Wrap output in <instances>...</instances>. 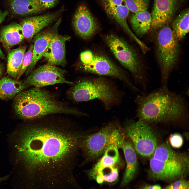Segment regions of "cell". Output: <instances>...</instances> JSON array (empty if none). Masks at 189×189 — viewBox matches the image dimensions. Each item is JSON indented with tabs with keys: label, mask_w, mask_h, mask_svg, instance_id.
<instances>
[{
	"label": "cell",
	"mask_w": 189,
	"mask_h": 189,
	"mask_svg": "<svg viewBox=\"0 0 189 189\" xmlns=\"http://www.w3.org/2000/svg\"><path fill=\"white\" fill-rule=\"evenodd\" d=\"M57 114L34 120L16 140L23 172L16 178L23 189H71L84 134L69 118Z\"/></svg>",
	"instance_id": "6da1fadb"
},
{
	"label": "cell",
	"mask_w": 189,
	"mask_h": 189,
	"mask_svg": "<svg viewBox=\"0 0 189 189\" xmlns=\"http://www.w3.org/2000/svg\"><path fill=\"white\" fill-rule=\"evenodd\" d=\"M135 101L139 119L147 123L175 121L183 118L188 111L183 97L168 89L161 88L148 94H141Z\"/></svg>",
	"instance_id": "7a4b0ae2"
},
{
	"label": "cell",
	"mask_w": 189,
	"mask_h": 189,
	"mask_svg": "<svg viewBox=\"0 0 189 189\" xmlns=\"http://www.w3.org/2000/svg\"><path fill=\"white\" fill-rule=\"evenodd\" d=\"M13 106L19 118L29 120L52 115L85 114L59 100L53 93L40 88L35 87L19 93L14 98Z\"/></svg>",
	"instance_id": "3957f363"
},
{
	"label": "cell",
	"mask_w": 189,
	"mask_h": 189,
	"mask_svg": "<svg viewBox=\"0 0 189 189\" xmlns=\"http://www.w3.org/2000/svg\"><path fill=\"white\" fill-rule=\"evenodd\" d=\"M68 94L72 99L77 102L98 99L107 107L115 103L117 99L113 87L107 80L102 78L77 82L69 89Z\"/></svg>",
	"instance_id": "277c9868"
},
{
	"label": "cell",
	"mask_w": 189,
	"mask_h": 189,
	"mask_svg": "<svg viewBox=\"0 0 189 189\" xmlns=\"http://www.w3.org/2000/svg\"><path fill=\"white\" fill-rule=\"evenodd\" d=\"M156 43L161 88L167 89L169 77L176 62L178 51L177 40L168 24L160 28L157 35Z\"/></svg>",
	"instance_id": "5b68a950"
},
{
	"label": "cell",
	"mask_w": 189,
	"mask_h": 189,
	"mask_svg": "<svg viewBox=\"0 0 189 189\" xmlns=\"http://www.w3.org/2000/svg\"><path fill=\"white\" fill-rule=\"evenodd\" d=\"M106 41L116 58L134 75L144 90L146 89L148 78L144 73L136 53L124 40L113 34L107 35Z\"/></svg>",
	"instance_id": "8992f818"
},
{
	"label": "cell",
	"mask_w": 189,
	"mask_h": 189,
	"mask_svg": "<svg viewBox=\"0 0 189 189\" xmlns=\"http://www.w3.org/2000/svg\"><path fill=\"white\" fill-rule=\"evenodd\" d=\"M126 128L136 151L143 157L153 155L158 146L157 140L147 123L139 119L129 122Z\"/></svg>",
	"instance_id": "52a82bcc"
},
{
	"label": "cell",
	"mask_w": 189,
	"mask_h": 189,
	"mask_svg": "<svg viewBox=\"0 0 189 189\" xmlns=\"http://www.w3.org/2000/svg\"><path fill=\"white\" fill-rule=\"evenodd\" d=\"M65 70L51 64L40 66L33 70L24 80V83L35 87H43L60 83L72 85L73 83L66 78Z\"/></svg>",
	"instance_id": "ba28073f"
},
{
	"label": "cell",
	"mask_w": 189,
	"mask_h": 189,
	"mask_svg": "<svg viewBox=\"0 0 189 189\" xmlns=\"http://www.w3.org/2000/svg\"><path fill=\"white\" fill-rule=\"evenodd\" d=\"M114 128L113 126L109 125L94 134L85 135L81 143L80 149L86 160L97 158L110 146L111 134Z\"/></svg>",
	"instance_id": "9c48e42d"
},
{
	"label": "cell",
	"mask_w": 189,
	"mask_h": 189,
	"mask_svg": "<svg viewBox=\"0 0 189 189\" xmlns=\"http://www.w3.org/2000/svg\"><path fill=\"white\" fill-rule=\"evenodd\" d=\"M151 175L156 179L171 181L185 176L188 169V160L182 161H162L151 158Z\"/></svg>",
	"instance_id": "30bf717a"
},
{
	"label": "cell",
	"mask_w": 189,
	"mask_h": 189,
	"mask_svg": "<svg viewBox=\"0 0 189 189\" xmlns=\"http://www.w3.org/2000/svg\"><path fill=\"white\" fill-rule=\"evenodd\" d=\"M64 10L63 7L56 11L24 19L20 24L24 38L29 42L41 30L56 19Z\"/></svg>",
	"instance_id": "8fae6325"
},
{
	"label": "cell",
	"mask_w": 189,
	"mask_h": 189,
	"mask_svg": "<svg viewBox=\"0 0 189 189\" xmlns=\"http://www.w3.org/2000/svg\"><path fill=\"white\" fill-rule=\"evenodd\" d=\"M72 24L76 33L84 39L91 37L97 28L96 20L84 4L80 5L77 9L73 17Z\"/></svg>",
	"instance_id": "7c38bea8"
},
{
	"label": "cell",
	"mask_w": 189,
	"mask_h": 189,
	"mask_svg": "<svg viewBox=\"0 0 189 189\" xmlns=\"http://www.w3.org/2000/svg\"><path fill=\"white\" fill-rule=\"evenodd\" d=\"M82 67L83 70L86 72L116 77L126 81L133 89L136 88L114 63L104 56L95 55L90 64L82 66Z\"/></svg>",
	"instance_id": "4fadbf2b"
},
{
	"label": "cell",
	"mask_w": 189,
	"mask_h": 189,
	"mask_svg": "<svg viewBox=\"0 0 189 189\" xmlns=\"http://www.w3.org/2000/svg\"><path fill=\"white\" fill-rule=\"evenodd\" d=\"M180 0H154L151 14V29L160 28L171 21L178 7Z\"/></svg>",
	"instance_id": "5bb4252c"
},
{
	"label": "cell",
	"mask_w": 189,
	"mask_h": 189,
	"mask_svg": "<svg viewBox=\"0 0 189 189\" xmlns=\"http://www.w3.org/2000/svg\"><path fill=\"white\" fill-rule=\"evenodd\" d=\"M70 38V36L60 35L56 32L44 51L43 57L50 64L65 66L67 64L65 44Z\"/></svg>",
	"instance_id": "9a60e30c"
},
{
	"label": "cell",
	"mask_w": 189,
	"mask_h": 189,
	"mask_svg": "<svg viewBox=\"0 0 189 189\" xmlns=\"http://www.w3.org/2000/svg\"><path fill=\"white\" fill-rule=\"evenodd\" d=\"M107 14L120 25L133 38L135 37L127 22L129 10L124 0H98Z\"/></svg>",
	"instance_id": "2e32d148"
},
{
	"label": "cell",
	"mask_w": 189,
	"mask_h": 189,
	"mask_svg": "<svg viewBox=\"0 0 189 189\" xmlns=\"http://www.w3.org/2000/svg\"><path fill=\"white\" fill-rule=\"evenodd\" d=\"M54 29L41 31L34 37L32 58L30 64L26 71L28 75L33 70L37 62L43 57L44 52L54 34Z\"/></svg>",
	"instance_id": "e0dca14e"
},
{
	"label": "cell",
	"mask_w": 189,
	"mask_h": 189,
	"mask_svg": "<svg viewBox=\"0 0 189 189\" xmlns=\"http://www.w3.org/2000/svg\"><path fill=\"white\" fill-rule=\"evenodd\" d=\"M24 39L20 24L14 23L6 26L0 31V41L3 47L9 50Z\"/></svg>",
	"instance_id": "ac0fdd59"
},
{
	"label": "cell",
	"mask_w": 189,
	"mask_h": 189,
	"mask_svg": "<svg viewBox=\"0 0 189 189\" xmlns=\"http://www.w3.org/2000/svg\"><path fill=\"white\" fill-rule=\"evenodd\" d=\"M122 148L126 162V169L121 182L122 185L124 186L134 178L137 170L138 162L135 150L130 142L126 141Z\"/></svg>",
	"instance_id": "d6986e66"
},
{
	"label": "cell",
	"mask_w": 189,
	"mask_h": 189,
	"mask_svg": "<svg viewBox=\"0 0 189 189\" xmlns=\"http://www.w3.org/2000/svg\"><path fill=\"white\" fill-rule=\"evenodd\" d=\"M29 86L10 76L4 77L0 80V99L8 100L14 98Z\"/></svg>",
	"instance_id": "ffe728a7"
},
{
	"label": "cell",
	"mask_w": 189,
	"mask_h": 189,
	"mask_svg": "<svg viewBox=\"0 0 189 189\" xmlns=\"http://www.w3.org/2000/svg\"><path fill=\"white\" fill-rule=\"evenodd\" d=\"M9 5L12 13L17 15L34 14L43 11L39 0H10Z\"/></svg>",
	"instance_id": "44dd1931"
},
{
	"label": "cell",
	"mask_w": 189,
	"mask_h": 189,
	"mask_svg": "<svg viewBox=\"0 0 189 189\" xmlns=\"http://www.w3.org/2000/svg\"><path fill=\"white\" fill-rule=\"evenodd\" d=\"M27 48L26 45H22L15 49L8 50L7 72L13 79L16 80L18 76Z\"/></svg>",
	"instance_id": "7402d4cb"
},
{
	"label": "cell",
	"mask_w": 189,
	"mask_h": 189,
	"mask_svg": "<svg viewBox=\"0 0 189 189\" xmlns=\"http://www.w3.org/2000/svg\"><path fill=\"white\" fill-rule=\"evenodd\" d=\"M118 148L114 146L108 147L100 160L90 172V176L94 178L96 175L103 169L115 166L119 161Z\"/></svg>",
	"instance_id": "603a6c76"
},
{
	"label": "cell",
	"mask_w": 189,
	"mask_h": 189,
	"mask_svg": "<svg viewBox=\"0 0 189 189\" xmlns=\"http://www.w3.org/2000/svg\"><path fill=\"white\" fill-rule=\"evenodd\" d=\"M130 22L135 32L139 35H143L151 28V14L147 11L133 13L131 17Z\"/></svg>",
	"instance_id": "cb8c5ba5"
},
{
	"label": "cell",
	"mask_w": 189,
	"mask_h": 189,
	"mask_svg": "<svg viewBox=\"0 0 189 189\" xmlns=\"http://www.w3.org/2000/svg\"><path fill=\"white\" fill-rule=\"evenodd\" d=\"M153 155V158L162 161H182L188 160L187 156L175 151L167 143L157 146Z\"/></svg>",
	"instance_id": "d4e9b609"
},
{
	"label": "cell",
	"mask_w": 189,
	"mask_h": 189,
	"mask_svg": "<svg viewBox=\"0 0 189 189\" xmlns=\"http://www.w3.org/2000/svg\"><path fill=\"white\" fill-rule=\"evenodd\" d=\"M189 9H186L177 17L173 22V35L177 41L183 38L189 31Z\"/></svg>",
	"instance_id": "484cf974"
},
{
	"label": "cell",
	"mask_w": 189,
	"mask_h": 189,
	"mask_svg": "<svg viewBox=\"0 0 189 189\" xmlns=\"http://www.w3.org/2000/svg\"><path fill=\"white\" fill-rule=\"evenodd\" d=\"M118 176L117 168L115 166L104 168L99 172L94 178L97 183L101 184L104 181L112 182Z\"/></svg>",
	"instance_id": "4316f807"
},
{
	"label": "cell",
	"mask_w": 189,
	"mask_h": 189,
	"mask_svg": "<svg viewBox=\"0 0 189 189\" xmlns=\"http://www.w3.org/2000/svg\"><path fill=\"white\" fill-rule=\"evenodd\" d=\"M125 4L130 11L133 13L147 11L149 4V0H124Z\"/></svg>",
	"instance_id": "83f0119b"
},
{
	"label": "cell",
	"mask_w": 189,
	"mask_h": 189,
	"mask_svg": "<svg viewBox=\"0 0 189 189\" xmlns=\"http://www.w3.org/2000/svg\"><path fill=\"white\" fill-rule=\"evenodd\" d=\"M33 44H31L28 51L25 53L23 60L21 68L16 79L18 80L20 77L26 71L31 62L32 56Z\"/></svg>",
	"instance_id": "f1b7e54d"
},
{
	"label": "cell",
	"mask_w": 189,
	"mask_h": 189,
	"mask_svg": "<svg viewBox=\"0 0 189 189\" xmlns=\"http://www.w3.org/2000/svg\"><path fill=\"white\" fill-rule=\"evenodd\" d=\"M95 55L90 50H86L82 52L80 55V58L82 66L88 65L93 61Z\"/></svg>",
	"instance_id": "f546056e"
},
{
	"label": "cell",
	"mask_w": 189,
	"mask_h": 189,
	"mask_svg": "<svg viewBox=\"0 0 189 189\" xmlns=\"http://www.w3.org/2000/svg\"><path fill=\"white\" fill-rule=\"evenodd\" d=\"M170 143L173 147L178 148L182 145L183 139L181 135L178 133H174L170 135L169 138Z\"/></svg>",
	"instance_id": "4dcf8cb0"
},
{
	"label": "cell",
	"mask_w": 189,
	"mask_h": 189,
	"mask_svg": "<svg viewBox=\"0 0 189 189\" xmlns=\"http://www.w3.org/2000/svg\"><path fill=\"white\" fill-rule=\"evenodd\" d=\"M41 7L43 11L53 7L57 4L58 0H39Z\"/></svg>",
	"instance_id": "1f68e13d"
},
{
	"label": "cell",
	"mask_w": 189,
	"mask_h": 189,
	"mask_svg": "<svg viewBox=\"0 0 189 189\" xmlns=\"http://www.w3.org/2000/svg\"><path fill=\"white\" fill-rule=\"evenodd\" d=\"M186 186H189L188 182L183 179H181L167 186L165 189H176Z\"/></svg>",
	"instance_id": "d6a6232c"
},
{
	"label": "cell",
	"mask_w": 189,
	"mask_h": 189,
	"mask_svg": "<svg viewBox=\"0 0 189 189\" xmlns=\"http://www.w3.org/2000/svg\"><path fill=\"white\" fill-rule=\"evenodd\" d=\"M8 14V12L7 10L3 11L0 8V25L4 21Z\"/></svg>",
	"instance_id": "836d02e7"
},
{
	"label": "cell",
	"mask_w": 189,
	"mask_h": 189,
	"mask_svg": "<svg viewBox=\"0 0 189 189\" xmlns=\"http://www.w3.org/2000/svg\"><path fill=\"white\" fill-rule=\"evenodd\" d=\"M141 189H162L161 186L159 185H146L143 187Z\"/></svg>",
	"instance_id": "e575fe53"
},
{
	"label": "cell",
	"mask_w": 189,
	"mask_h": 189,
	"mask_svg": "<svg viewBox=\"0 0 189 189\" xmlns=\"http://www.w3.org/2000/svg\"><path fill=\"white\" fill-rule=\"evenodd\" d=\"M4 69L5 67L3 64L0 61V80L3 74Z\"/></svg>",
	"instance_id": "d590c367"
},
{
	"label": "cell",
	"mask_w": 189,
	"mask_h": 189,
	"mask_svg": "<svg viewBox=\"0 0 189 189\" xmlns=\"http://www.w3.org/2000/svg\"><path fill=\"white\" fill-rule=\"evenodd\" d=\"M9 177V175L3 177H0V185L2 182L7 180Z\"/></svg>",
	"instance_id": "8d00e7d4"
},
{
	"label": "cell",
	"mask_w": 189,
	"mask_h": 189,
	"mask_svg": "<svg viewBox=\"0 0 189 189\" xmlns=\"http://www.w3.org/2000/svg\"><path fill=\"white\" fill-rule=\"evenodd\" d=\"M0 58L4 60H6V58L5 56L2 51L0 47Z\"/></svg>",
	"instance_id": "74e56055"
},
{
	"label": "cell",
	"mask_w": 189,
	"mask_h": 189,
	"mask_svg": "<svg viewBox=\"0 0 189 189\" xmlns=\"http://www.w3.org/2000/svg\"><path fill=\"white\" fill-rule=\"evenodd\" d=\"M189 188V186H182L181 187L176 189H186Z\"/></svg>",
	"instance_id": "f35d334b"
},
{
	"label": "cell",
	"mask_w": 189,
	"mask_h": 189,
	"mask_svg": "<svg viewBox=\"0 0 189 189\" xmlns=\"http://www.w3.org/2000/svg\"><path fill=\"white\" fill-rule=\"evenodd\" d=\"M189 189V188H187V189Z\"/></svg>",
	"instance_id": "ab89813d"
}]
</instances>
